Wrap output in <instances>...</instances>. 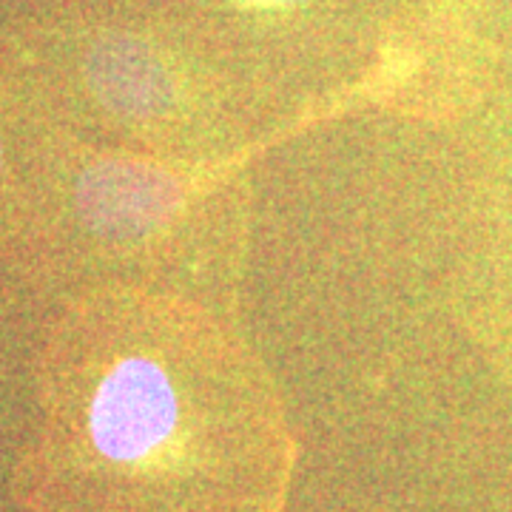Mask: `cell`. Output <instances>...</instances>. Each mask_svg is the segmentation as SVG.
<instances>
[{"instance_id":"cell-1","label":"cell","mask_w":512,"mask_h":512,"mask_svg":"<svg viewBox=\"0 0 512 512\" xmlns=\"http://www.w3.org/2000/svg\"><path fill=\"white\" fill-rule=\"evenodd\" d=\"M293 439L256 359L208 316L157 308L46 441V512H282Z\"/></svg>"},{"instance_id":"cell-2","label":"cell","mask_w":512,"mask_h":512,"mask_svg":"<svg viewBox=\"0 0 512 512\" xmlns=\"http://www.w3.org/2000/svg\"><path fill=\"white\" fill-rule=\"evenodd\" d=\"M185 205V180L140 157H103L77 180L74 208L100 239L140 242L160 234Z\"/></svg>"},{"instance_id":"cell-3","label":"cell","mask_w":512,"mask_h":512,"mask_svg":"<svg viewBox=\"0 0 512 512\" xmlns=\"http://www.w3.org/2000/svg\"><path fill=\"white\" fill-rule=\"evenodd\" d=\"M86 80L97 103L123 120H160L177 106V83L168 63L137 37L97 40L86 57Z\"/></svg>"},{"instance_id":"cell-4","label":"cell","mask_w":512,"mask_h":512,"mask_svg":"<svg viewBox=\"0 0 512 512\" xmlns=\"http://www.w3.org/2000/svg\"><path fill=\"white\" fill-rule=\"evenodd\" d=\"M256 9H296V6H305L308 0H245Z\"/></svg>"},{"instance_id":"cell-5","label":"cell","mask_w":512,"mask_h":512,"mask_svg":"<svg viewBox=\"0 0 512 512\" xmlns=\"http://www.w3.org/2000/svg\"><path fill=\"white\" fill-rule=\"evenodd\" d=\"M0 165H3V148H0Z\"/></svg>"}]
</instances>
